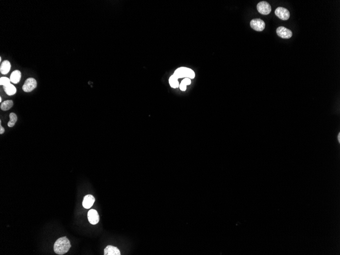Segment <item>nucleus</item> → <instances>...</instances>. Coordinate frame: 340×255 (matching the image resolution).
I'll use <instances>...</instances> for the list:
<instances>
[{
  "mask_svg": "<svg viewBox=\"0 0 340 255\" xmlns=\"http://www.w3.org/2000/svg\"><path fill=\"white\" fill-rule=\"evenodd\" d=\"M70 242L66 237L60 238L55 242L54 250L58 255H64L69 252L71 247Z\"/></svg>",
  "mask_w": 340,
  "mask_h": 255,
  "instance_id": "1",
  "label": "nucleus"
},
{
  "mask_svg": "<svg viewBox=\"0 0 340 255\" xmlns=\"http://www.w3.org/2000/svg\"><path fill=\"white\" fill-rule=\"evenodd\" d=\"M173 75L177 78H189L193 79L195 78V72L189 68L186 67H180L177 68Z\"/></svg>",
  "mask_w": 340,
  "mask_h": 255,
  "instance_id": "2",
  "label": "nucleus"
},
{
  "mask_svg": "<svg viewBox=\"0 0 340 255\" xmlns=\"http://www.w3.org/2000/svg\"><path fill=\"white\" fill-rule=\"evenodd\" d=\"M37 81L35 79L30 78L27 79L23 86V90L25 92H30L37 87Z\"/></svg>",
  "mask_w": 340,
  "mask_h": 255,
  "instance_id": "3",
  "label": "nucleus"
},
{
  "mask_svg": "<svg viewBox=\"0 0 340 255\" xmlns=\"http://www.w3.org/2000/svg\"><path fill=\"white\" fill-rule=\"evenodd\" d=\"M257 10L261 14H269L271 11V7L269 3L266 1L260 2L257 4Z\"/></svg>",
  "mask_w": 340,
  "mask_h": 255,
  "instance_id": "4",
  "label": "nucleus"
},
{
  "mask_svg": "<svg viewBox=\"0 0 340 255\" xmlns=\"http://www.w3.org/2000/svg\"><path fill=\"white\" fill-rule=\"evenodd\" d=\"M250 27L255 31L261 32L264 30L265 24L263 20L260 19H255L250 22Z\"/></svg>",
  "mask_w": 340,
  "mask_h": 255,
  "instance_id": "5",
  "label": "nucleus"
},
{
  "mask_svg": "<svg viewBox=\"0 0 340 255\" xmlns=\"http://www.w3.org/2000/svg\"><path fill=\"white\" fill-rule=\"evenodd\" d=\"M275 14L280 19L282 20H288L290 16V14L288 10L282 7H277L276 9Z\"/></svg>",
  "mask_w": 340,
  "mask_h": 255,
  "instance_id": "6",
  "label": "nucleus"
},
{
  "mask_svg": "<svg viewBox=\"0 0 340 255\" xmlns=\"http://www.w3.org/2000/svg\"><path fill=\"white\" fill-rule=\"evenodd\" d=\"M276 32L277 35L282 39H289L293 35L292 31L282 26L278 27L277 29Z\"/></svg>",
  "mask_w": 340,
  "mask_h": 255,
  "instance_id": "7",
  "label": "nucleus"
},
{
  "mask_svg": "<svg viewBox=\"0 0 340 255\" xmlns=\"http://www.w3.org/2000/svg\"><path fill=\"white\" fill-rule=\"evenodd\" d=\"M89 222L92 225H96L99 222V216L97 211L94 209H91L88 213Z\"/></svg>",
  "mask_w": 340,
  "mask_h": 255,
  "instance_id": "8",
  "label": "nucleus"
},
{
  "mask_svg": "<svg viewBox=\"0 0 340 255\" xmlns=\"http://www.w3.org/2000/svg\"><path fill=\"white\" fill-rule=\"evenodd\" d=\"M95 199L92 195H88L85 197L83 201V206L85 208L89 209L92 206Z\"/></svg>",
  "mask_w": 340,
  "mask_h": 255,
  "instance_id": "9",
  "label": "nucleus"
},
{
  "mask_svg": "<svg viewBox=\"0 0 340 255\" xmlns=\"http://www.w3.org/2000/svg\"><path fill=\"white\" fill-rule=\"evenodd\" d=\"M105 255H120L119 250L114 246H108L104 250Z\"/></svg>",
  "mask_w": 340,
  "mask_h": 255,
  "instance_id": "10",
  "label": "nucleus"
},
{
  "mask_svg": "<svg viewBox=\"0 0 340 255\" xmlns=\"http://www.w3.org/2000/svg\"><path fill=\"white\" fill-rule=\"evenodd\" d=\"M11 69V64L8 60H4L1 64L0 72L3 75H6Z\"/></svg>",
  "mask_w": 340,
  "mask_h": 255,
  "instance_id": "11",
  "label": "nucleus"
},
{
  "mask_svg": "<svg viewBox=\"0 0 340 255\" xmlns=\"http://www.w3.org/2000/svg\"><path fill=\"white\" fill-rule=\"evenodd\" d=\"M21 76H22L21 72L19 70H16L11 73L10 80L11 83L16 84L20 81Z\"/></svg>",
  "mask_w": 340,
  "mask_h": 255,
  "instance_id": "12",
  "label": "nucleus"
},
{
  "mask_svg": "<svg viewBox=\"0 0 340 255\" xmlns=\"http://www.w3.org/2000/svg\"><path fill=\"white\" fill-rule=\"evenodd\" d=\"M4 87V90L6 93L7 94V95L9 96H12V95H14L16 93V87H15L14 86L11 84V83L10 84L8 85L5 86H3Z\"/></svg>",
  "mask_w": 340,
  "mask_h": 255,
  "instance_id": "13",
  "label": "nucleus"
},
{
  "mask_svg": "<svg viewBox=\"0 0 340 255\" xmlns=\"http://www.w3.org/2000/svg\"><path fill=\"white\" fill-rule=\"evenodd\" d=\"M14 106V102L11 100L4 101L1 104V109L2 111H6L10 110Z\"/></svg>",
  "mask_w": 340,
  "mask_h": 255,
  "instance_id": "14",
  "label": "nucleus"
},
{
  "mask_svg": "<svg viewBox=\"0 0 340 255\" xmlns=\"http://www.w3.org/2000/svg\"><path fill=\"white\" fill-rule=\"evenodd\" d=\"M169 82L170 86L173 88H177L178 87H179L180 84L178 81V79L174 75H172L171 76H170Z\"/></svg>",
  "mask_w": 340,
  "mask_h": 255,
  "instance_id": "15",
  "label": "nucleus"
},
{
  "mask_svg": "<svg viewBox=\"0 0 340 255\" xmlns=\"http://www.w3.org/2000/svg\"><path fill=\"white\" fill-rule=\"evenodd\" d=\"M192 81L191 79L189 78H184L181 81V83L179 85V88L182 91H185L187 88V86L191 84Z\"/></svg>",
  "mask_w": 340,
  "mask_h": 255,
  "instance_id": "16",
  "label": "nucleus"
},
{
  "mask_svg": "<svg viewBox=\"0 0 340 255\" xmlns=\"http://www.w3.org/2000/svg\"><path fill=\"white\" fill-rule=\"evenodd\" d=\"M10 120L8 122V126L9 127H14L18 120V117L15 114L11 113L9 115Z\"/></svg>",
  "mask_w": 340,
  "mask_h": 255,
  "instance_id": "17",
  "label": "nucleus"
},
{
  "mask_svg": "<svg viewBox=\"0 0 340 255\" xmlns=\"http://www.w3.org/2000/svg\"><path fill=\"white\" fill-rule=\"evenodd\" d=\"M11 83L10 80L7 77H2L0 79V85L5 86Z\"/></svg>",
  "mask_w": 340,
  "mask_h": 255,
  "instance_id": "18",
  "label": "nucleus"
},
{
  "mask_svg": "<svg viewBox=\"0 0 340 255\" xmlns=\"http://www.w3.org/2000/svg\"><path fill=\"white\" fill-rule=\"evenodd\" d=\"M4 132H5V130L4 127H2V126L1 125V120H0V134L2 135L4 134Z\"/></svg>",
  "mask_w": 340,
  "mask_h": 255,
  "instance_id": "19",
  "label": "nucleus"
},
{
  "mask_svg": "<svg viewBox=\"0 0 340 255\" xmlns=\"http://www.w3.org/2000/svg\"><path fill=\"white\" fill-rule=\"evenodd\" d=\"M2 102V98L1 97H0V102L1 103Z\"/></svg>",
  "mask_w": 340,
  "mask_h": 255,
  "instance_id": "20",
  "label": "nucleus"
},
{
  "mask_svg": "<svg viewBox=\"0 0 340 255\" xmlns=\"http://www.w3.org/2000/svg\"><path fill=\"white\" fill-rule=\"evenodd\" d=\"M1 60H2V58L0 57V62H1Z\"/></svg>",
  "mask_w": 340,
  "mask_h": 255,
  "instance_id": "21",
  "label": "nucleus"
}]
</instances>
